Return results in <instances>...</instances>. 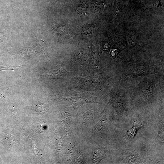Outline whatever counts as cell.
Listing matches in <instances>:
<instances>
[{
  "label": "cell",
  "mask_w": 164,
  "mask_h": 164,
  "mask_svg": "<svg viewBox=\"0 0 164 164\" xmlns=\"http://www.w3.org/2000/svg\"><path fill=\"white\" fill-rule=\"evenodd\" d=\"M107 151L104 148L97 149L94 151L93 154L94 159L95 162L99 163L106 156Z\"/></svg>",
  "instance_id": "cell-1"
},
{
  "label": "cell",
  "mask_w": 164,
  "mask_h": 164,
  "mask_svg": "<svg viewBox=\"0 0 164 164\" xmlns=\"http://www.w3.org/2000/svg\"><path fill=\"white\" fill-rule=\"evenodd\" d=\"M22 66L5 67L0 65V72L4 70H15L20 68Z\"/></svg>",
  "instance_id": "cell-2"
},
{
  "label": "cell",
  "mask_w": 164,
  "mask_h": 164,
  "mask_svg": "<svg viewBox=\"0 0 164 164\" xmlns=\"http://www.w3.org/2000/svg\"><path fill=\"white\" fill-rule=\"evenodd\" d=\"M91 26L90 25H86L84 26L82 28V32L84 34L89 35L91 32Z\"/></svg>",
  "instance_id": "cell-3"
}]
</instances>
